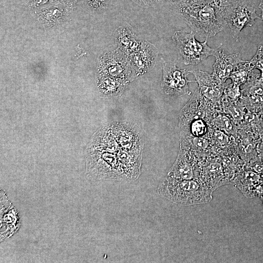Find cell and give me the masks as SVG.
Segmentation results:
<instances>
[{"mask_svg":"<svg viewBox=\"0 0 263 263\" xmlns=\"http://www.w3.org/2000/svg\"><path fill=\"white\" fill-rule=\"evenodd\" d=\"M195 35L192 31L188 33L180 30L175 32L172 36L185 65L198 64L209 56H213L216 49L207 45L208 38H206L204 42H200L195 39Z\"/></svg>","mask_w":263,"mask_h":263,"instance_id":"cell-4","label":"cell"},{"mask_svg":"<svg viewBox=\"0 0 263 263\" xmlns=\"http://www.w3.org/2000/svg\"><path fill=\"white\" fill-rule=\"evenodd\" d=\"M163 66L162 89L167 94H190L188 83L194 81L188 79L189 72L177 67L176 63L167 62L161 58Z\"/></svg>","mask_w":263,"mask_h":263,"instance_id":"cell-6","label":"cell"},{"mask_svg":"<svg viewBox=\"0 0 263 263\" xmlns=\"http://www.w3.org/2000/svg\"><path fill=\"white\" fill-rule=\"evenodd\" d=\"M219 112H222L220 106L206 99L197 88L180 112L179 126L182 129L191 121L198 119H203L209 124Z\"/></svg>","mask_w":263,"mask_h":263,"instance_id":"cell-5","label":"cell"},{"mask_svg":"<svg viewBox=\"0 0 263 263\" xmlns=\"http://www.w3.org/2000/svg\"><path fill=\"white\" fill-rule=\"evenodd\" d=\"M247 169L253 170L263 176V154L259 153L248 162Z\"/></svg>","mask_w":263,"mask_h":263,"instance_id":"cell-21","label":"cell"},{"mask_svg":"<svg viewBox=\"0 0 263 263\" xmlns=\"http://www.w3.org/2000/svg\"><path fill=\"white\" fill-rule=\"evenodd\" d=\"M180 13L191 31L206 38L215 36L227 25L222 8L215 2L181 6Z\"/></svg>","mask_w":263,"mask_h":263,"instance_id":"cell-1","label":"cell"},{"mask_svg":"<svg viewBox=\"0 0 263 263\" xmlns=\"http://www.w3.org/2000/svg\"><path fill=\"white\" fill-rule=\"evenodd\" d=\"M172 0L173 1H176V2L181 1V3H182L183 2L185 1V0Z\"/></svg>","mask_w":263,"mask_h":263,"instance_id":"cell-29","label":"cell"},{"mask_svg":"<svg viewBox=\"0 0 263 263\" xmlns=\"http://www.w3.org/2000/svg\"><path fill=\"white\" fill-rule=\"evenodd\" d=\"M102 68L105 76L122 79L129 83L137 77L127 56L118 47L106 56Z\"/></svg>","mask_w":263,"mask_h":263,"instance_id":"cell-7","label":"cell"},{"mask_svg":"<svg viewBox=\"0 0 263 263\" xmlns=\"http://www.w3.org/2000/svg\"><path fill=\"white\" fill-rule=\"evenodd\" d=\"M222 44L216 47L213 56L215 61L213 66L211 74L214 77L223 83L229 78L236 66L241 61L240 54L226 55L221 48Z\"/></svg>","mask_w":263,"mask_h":263,"instance_id":"cell-12","label":"cell"},{"mask_svg":"<svg viewBox=\"0 0 263 263\" xmlns=\"http://www.w3.org/2000/svg\"><path fill=\"white\" fill-rule=\"evenodd\" d=\"M254 69L249 60H241L235 67L229 78L231 79L232 83L240 86L248 80L254 72Z\"/></svg>","mask_w":263,"mask_h":263,"instance_id":"cell-17","label":"cell"},{"mask_svg":"<svg viewBox=\"0 0 263 263\" xmlns=\"http://www.w3.org/2000/svg\"><path fill=\"white\" fill-rule=\"evenodd\" d=\"M242 94L256 95L263 97V77L261 74L253 73L244 84Z\"/></svg>","mask_w":263,"mask_h":263,"instance_id":"cell-18","label":"cell"},{"mask_svg":"<svg viewBox=\"0 0 263 263\" xmlns=\"http://www.w3.org/2000/svg\"><path fill=\"white\" fill-rule=\"evenodd\" d=\"M158 50L153 44L145 40L140 50L128 56L137 77L143 75L154 66Z\"/></svg>","mask_w":263,"mask_h":263,"instance_id":"cell-10","label":"cell"},{"mask_svg":"<svg viewBox=\"0 0 263 263\" xmlns=\"http://www.w3.org/2000/svg\"><path fill=\"white\" fill-rule=\"evenodd\" d=\"M198 84L200 94L211 102L220 105L221 99L225 86L212 74L200 70L191 71Z\"/></svg>","mask_w":263,"mask_h":263,"instance_id":"cell-9","label":"cell"},{"mask_svg":"<svg viewBox=\"0 0 263 263\" xmlns=\"http://www.w3.org/2000/svg\"><path fill=\"white\" fill-rule=\"evenodd\" d=\"M209 128L208 123L203 119H198L191 121L187 126L181 129L197 137H205Z\"/></svg>","mask_w":263,"mask_h":263,"instance_id":"cell-19","label":"cell"},{"mask_svg":"<svg viewBox=\"0 0 263 263\" xmlns=\"http://www.w3.org/2000/svg\"><path fill=\"white\" fill-rule=\"evenodd\" d=\"M144 41L136 36L128 23L119 26L115 32V41L117 47L127 56L140 50Z\"/></svg>","mask_w":263,"mask_h":263,"instance_id":"cell-13","label":"cell"},{"mask_svg":"<svg viewBox=\"0 0 263 263\" xmlns=\"http://www.w3.org/2000/svg\"><path fill=\"white\" fill-rule=\"evenodd\" d=\"M258 152L263 154V138H262L258 145Z\"/></svg>","mask_w":263,"mask_h":263,"instance_id":"cell-27","label":"cell"},{"mask_svg":"<svg viewBox=\"0 0 263 263\" xmlns=\"http://www.w3.org/2000/svg\"><path fill=\"white\" fill-rule=\"evenodd\" d=\"M161 186L165 197L181 205L206 203L212 199L211 189L197 178L180 180L168 176Z\"/></svg>","mask_w":263,"mask_h":263,"instance_id":"cell-2","label":"cell"},{"mask_svg":"<svg viewBox=\"0 0 263 263\" xmlns=\"http://www.w3.org/2000/svg\"><path fill=\"white\" fill-rule=\"evenodd\" d=\"M259 7L261 10V12H262L261 19L263 21V0H261L260 3L259 5Z\"/></svg>","mask_w":263,"mask_h":263,"instance_id":"cell-28","label":"cell"},{"mask_svg":"<svg viewBox=\"0 0 263 263\" xmlns=\"http://www.w3.org/2000/svg\"><path fill=\"white\" fill-rule=\"evenodd\" d=\"M215 2V0H185L181 6L198 5L208 2Z\"/></svg>","mask_w":263,"mask_h":263,"instance_id":"cell-23","label":"cell"},{"mask_svg":"<svg viewBox=\"0 0 263 263\" xmlns=\"http://www.w3.org/2000/svg\"><path fill=\"white\" fill-rule=\"evenodd\" d=\"M139 5L149 7L155 5L158 1V0H132Z\"/></svg>","mask_w":263,"mask_h":263,"instance_id":"cell-24","label":"cell"},{"mask_svg":"<svg viewBox=\"0 0 263 263\" xmlns=\"http://www.w3.org/2000/svg\"><path fill=\"white\" fill-rule=\"evenodd\" d=\"M242 95L240 86L231 83L225 85L220 101V106L237 101Z\"/></svg>","mask_w":263,"mask_h":263,"instance_id":"cell-20","label":"cell"},{"mask_svg":"<svg viewBox=\"0 0 263 263\" xmlns=\"http://www.w3.org/2000/svg\"><path fill=\"white\" fill-rule=\"evenodd\" d=\"M180 147L181 150L194 153H206L212 147L207 138L193 136L183 131L180 133Z\"/></svg>","mask_w":263,"mask_h":263,"instance_id":"cell-14","label":"cell"},{"mask_svg":"<svg viewBox=\"0 0 263 263\" xmlns=\"http://www.w3.org/2000/svg\"><path fill=\"white\" fill-rule=\"evenodd\" d=\"M221 7L231 34L237 42L242 29L252 26L256 19H261L256 13L253 0H234Z\"/></svg>","mask_w":263,"mask_h":263,"instance_id":"cell-3","label":"cell"},{"mask_svg":"<svg viewBox=\"0 0 263 263\" xmlns=\"http://www.w3.org/2000/svg\"><path fill=\"white\" fill-rule=\"evenodd\" d=\"M254 68L259 70L261 75L263 77V46L260 45L256 54L249 60Z\"/></svg>","mask_w":263,"mask_h":263,"instance_id":"cell-22","label":"cell"},{"mask_svg":"<svg viewBox=\"0 0 263 263\" xmlns=\"http://www.w3.org/2000/svg\"><path fill=\"white\" fill-rule=\"evenodd\" d=\"M209 126L233 136L235 139L237 136V127L230 117L223 112L216 114L209 122Z\"/></svg>","mask_w":263,"mask_h":263,"instance_id":"cell-16","label":"cell"},{"mask_svg":"<svg viewBox=\"0 0 263 263\" xmlns=\"http://www.w3.org/2000/svg\"><path fill=\"white\" fill-rule=\"evenodd\" d=\"M49 0H31V5L33 7H39L48 2Z\"/></svg>","mask_w":263,"mask_h":263,"instance_id":"cell-25","label":"cell"},{"mask_svg":"<svg viewBox=\"0 0 263 263\" xmlns=\"http://www.w3.org/2000/svg\"><path fill=\"white\" fill-rule=\"evenodd\" d=\"M99 81L100 91L108 96L120 95L129 83L122 79L105 76Z\"/></svg>","mask_w":263,"mask_h":263,"instance_id":"cell-15","label":"cell"},{"mask_svg":"<svg viewBox=\"0 0 263 263\" xmlns=\"http://www.w3.org/2000/svg\"><path fill=\"white\" fill-rule=\"evenodd\" d=\"M233 0H219V5L220 7H224L231 3Z\"/></svg>","mask_w":263,"mask_h":263,"instance_id":"cell-26","label":"cell"},{"mask_svg":"<svg viewBox=\"0 0 263 263\" xmlns=\"http://www.w3.org/2000/svg\"><path fill=\"white\" fill-rule=\"evenodd\" d=\"M91 1H93L94 3L96 2H97L98 1H99V0H90Z\"/></svg>","mask_w":263,"mask_h":263,"instance_id":"cell-30","label":"cell"},{"mask_svg":"<svg viewBox=\"0 0 263 263\" xmlns=\"http://www.w3.org/2000/svg\"><path fill=\"white\" fill-rule=\"evenodd\" d=\"M109 128L121 150L131 153L142 154L143 142L137 128L129 123L120 122Z\"/></svg>","mask_w":263,"mask_h":263,"instance_id":"cell-8","label":"cell"},{"mask_svg":"<svg viewBox=\"0 0 263 263\" xmlns=\"http://www.w3.org/2000/svg\"><path fill=\"white\" fill-rule=\"evenodd\" d=\"M168 176L180 180L197 178V157L195 153L180 150Z\"/></svg>","mask_w":263,"mask_h":263,"instance_id":"cell-11","label":"cell"}]
</instances>
